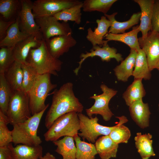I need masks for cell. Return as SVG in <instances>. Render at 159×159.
I'll return each instance as SVG.
<instances>
[{"mask_svg": "<svg viewBox=\"0 0 159 159\" xmlns=\"http://www.w3.org/2000/svg\"><path fill=\"white\" fill-rule=\"evenodd\" d=\"M53 93L52 103L45 120V125L48 129L62 115L73 112L82 113L83 110V105L74 95L72 82L64 84Z\"/></svg>", "mask_w": 159, "mask_h": 159, "instance_id": "obj_1", "label": "cell"}, {"mask_svg": "<svg viewBox=\"0 0 159 159\" xmlns=\"http://www.w3.org/2000/svg\"><path fill=\"white\" fill-rule=\"evenodd\" d=\"M48 107L35 114L25 121L13 125L12 142L15 145L21 144L29 146L40 145L42 140L37 132L42 118Z\"/></svg>", "mask_w": 159, "mask_h": 159, "instance_id": "obj_2", "label": "cell"}, {"mask_svg": "<svg viewBox=\"0 0 159 159\" xmlns=\"http://www.w3.org/2000/svg\"><path fill=\"white\" fill-rule=\"evenodd\" d=\"M26 61L38 74H49L55 76H58L57 72L61 70L63 63L52 55L44 39L39 47L30 50Z\"/></svg>", "mask_w": 159, "mask_h": 159, "instance_id": "obj_3", "label": "cell"}, {"mask_svg": "<svg viewBox=\"0 0 159 159\" xmlns=\"http://www.w3.org/2000/svg\"><path fill=\"white\" fill-rule=\"evenodd\" d=\"M80 128L78 113L71 112L57 118L44 136L46 141L53 142L62 136L74 137L78 134Z\"/></svg>", "mask_w": 159, "mask_h": 159, "instance_id": "obj_4", "label": "cell"}, {"mask_svg": "<svg viewBox=\"0 0 159 159\" xmlns=\"http://www.w3.org/2000/svg\"><path fill=\"white\" fill-rule=\"evenodd\" d=\"M51 74H39L34 85L28 93L29 104L32 115L38 113L47 107L49 104H45V101L50 92L57 87L52 83Z\"/></svg>", "mask_w": 159, "mask_h": 159, "instance_id": "obj_5", "label": "cell"}, {"mask_svg": "<svg viewBox=\"0 0 159 159\" xmlns=\"http://www.w3.org/2000/svg\"><path fill=\"white\" fill-rule=\"evenodd\" d=\"M6 116L12 125L23 122L32 116L28 93L22 90L13 91Z\"/></svg>", "mask_w": 159, "mask_h": 159, "instance_id": "obj_6", "label": "cell"}, {"mask_svg": "<svg viewBox=\"0 0 159 159\" xmlns=\"http://www.w3.org/2000/svg\"><path fill=\"white\" fill-rule=\"evenodd\" d=\"M78 116L81 132L78 135L83 139L92 143L95 142L100 136L109 135L116 126L107 127L100 125L98 122L99 119L97 116L90 117L82 113H78Z\"/></svg>", "mask_w": 159, "mask_h": 159, "instance_id": "obj_7", "label": "cell"}, {"mask_svg": "<svg viewBox=\"0 0 159 159\" xmlns=\"http://www.w3.org/2000/svg\"><path fill=\"white\" fill-rule=\"evenodd\" d=\"M100 88L102 93L90 97V98L94 99L95 102L91 107L86 109V112L90 117L93 115L99 114L105 121H107L114 115L109 108V103L111 99L116 95L117 91L109 88L104 84H101Z\"/></svg>", "mask_w": 159, "mask_h": 159, "instance_id": "obj_8", "label": "cell"}, {"mask_svg": "<svg viewBox=\"0 0 159 159\" xmlns=\"http://www.w3.org/2000/svg\"><path fill=\"white\" fill-rule=\"evenodd\" d=\"M45 41L54 37L72 34V29L69 24L60 22L53 16H34Z\"/></svg>", "mask_w": 159, "mask_h": 159, "instance_id": "obj_9", "label": "cell"}, {"mask_svg": "<svg viewBox=\"0 0 159 159\" xmlns=\"http://www.w3.org/2000/svg\"><path fill=\"white\" fill-rule=\"evenodd\" d=\"M21 8L17 17L20 30L29 35L34 36L39 39H43L32 12L33 2L30 0H21Z\"/></svg>", "mask_w": 159, "mask_h": 159, "instance_id": "obj_10", "label": "cell"}, {"mask_svg": "<svg viewBox=\"0 0 159 159\" xmlns=\"http://www.w3.org/2000/svg\"><path fill=\"white\" fill-rule=\"evenodd\" d=\"M82 2L77 0H37L33 2L32 12L34 16H53Z\"/></svg>", "mask_w": 159, "mask_h": 159, "instance_id": "obj_11", "label": "cell"}, {"mask_svg": "<svg viewBox=\"0 0 159 159\" xmlns=\"http://www.w3.org/2000/svg\"><path fill=\"white\" fill-rule=\"evenodd\" d=\"M140 47L145 52L149 69H155L159 62V32L150 31L146 37L138 38Z\"/></svg>", "mask_w": 159, "mask_h": 159, "instance_id": "obj_12", "label": "cell"}, {"mask_svg": "<svg viewBox=\"0 0 159 159\" xmlns=\"http://www.w3.org/2000/svg\"><path fill=\"white\" fill-rule=\"evenodd\" d=\"M90 51V52H86L85 53H82L80 54V60L78 62L79 66L74 70L76 75L78 74L83 62L89 57L98 56L102 61L106 62L110 61L111 59H115L118 62L123 60L122 55L117 52V49L114 47H110L107 44L104 45L102 47L98 45L93 46Z\"/></svg>", "mask_w": 159, "mask_h": 159, "instance_id": "obj_13", "label": "cell"}, {"mask_svg": "<svg viewBox=\"0 0 159 159\" xmlns=\"http://www.w3.org/2000/svg\"><path fill=\"white\" fill-rule=\"evenodd\" d=\"M45 42L50 54L57 59H58L64 53L67 52L71 48L75 46L77 43V41L72 36V34L54 37Z\"/></svg>", "mask_w": 159, "mask_h": 159, "instance_id": "obj_14", "label": "cell"}, {"mask_svg": "<svg viewBox=\"0 0 159 159\" xmlns=\"http://www.w3.org/2000/svg\"><path fill=\"white\" fill-rule=\"evenodd\" d=\"M42 40L39 39L32 35L18 43L13 49V54L15 61L21 64L26 63V59L30 50L39 47Z\"/></svg>", "mask_w": 159, "mask_h": 159, "instance_id": "obj_15", "label": "cell"}, {"mask_svg": "<svg viewBox=\"0 0 159 159\" xmlns=\"http://www.w3.org/2000/svg\"><path fill=\"white\" fill-rule=\"evenodd\" d=\"M129 107L131 117L137 125L142 129L149 127L151 113L148 104L143 102L141 99Z\"/></svg>", "mask_w": 159, "mask_h": 159, "instance_id": "obj_16", "label": "cell"}, {"mask_svg": "<svg viewBox=\"0 0 159 159\" xmlns=\"http://www.w3.org/2000/svg\"><path fill=\"white\" fill-rule=\"evenodd\" d=\"M97 27L93 31L90 27L87 30L86 38L93 46L96 45L103 46L107 44V40H103L105 36L108 32V29L111 25L110 21L105 16H102L100 19L96 20Z\"/></svg>", "mask_w": 159, "mask_h": 159, "instance_id": "obj_17", "label": "cell"}, {"mask_svg": "<svg viewBox=\"0 0 159 159\" xmlns=\"http://www.w3.org/2000/svg\"><path fill=\"white\" fill-rule=\"evenodd\" d=\"M139 6L141 10L140 23L138 27L142 34L141 37H146L151 28V20L155 0H134Z\"/></svg>", "mask_w": 159, "mask_h": 159, "instance_id": "obj_18", "label": "cell"}, {"mask_svg": "<svg viewBox=\"0 0 159 159\" xmlns=\"http://www.w3.org/2000/svg\"><path fill=\"white\" fill-rule=\"evenodd\" d=\"M137 54L138 51L130 49L128 55L113 69L118 80L126 82L132 76Z\"/></svg>", "mask_w": 159, "mask_h": 159, "instance_id": "obj_19", "label": "cell"}, {"mask_svg": "<svg viewBox=\"0 0 159 159\" xmlns=\"http://www.w3.org/2000/svg\"><path fill=\"white\" fill-rule=\"evenodd\" d=\"M11 151L12 159H39L42 156L43 148L40 145L29 146L19 144L15 147L9 144Z\"/></svg>", "mask_w": 159, "mask_h": 159, "instance_id": "obj_20", "label": "cell"}, {"mask_svg": "<svg viewBox=\"0 0 159 159\" xmlns=\"http://www.w3.org/2000/svg\"><path fill=\"white\" fill-rule=\"evenodd\" d=\"M117 14V12H115L110 15L104 14V16L110 21L111 23L108 33L118 34L125 33L126 30L138 23L141 15L140 12L134 13L128 20L120 22L117 21L115 19V16Z\"/></svg>", "mask_w": 159, "mask_h": 159, "instance_id": "obj_21", "label": "cell"}, {"mask_svg": "<svg viewBox=\"0 0 159 159\" xmlns=\"http://www.w3.org/2000/svg\"><path fill=\"white\" fill-rule=\"evenodd\" d=\"M139 25L133 27L132 30L127 32L118 34L108 33L104 37L107 42L115 41L123 43L130 48L138 51L140 48L138 34L140 32Z\"/></svg>", "mask_w": 159, "mask_h": 159, "instance_id": "obj_22", "label": "cell"}, {"mask_svg": "<svg viewBox=\"0 0 159 159\" xmlns=\"http://www.w3.org/2000/svg\"><path fill=\"white\" fill-rule=\"evenodd\" d=\"M95 145L101 159L116 157L118 144L114 142L109 135L100 137L96 140Z\"/></svg>", "mask_w": 159, "mask_h": 159, "instance_id": "obj_23", "label": "cell"}, {"mask_svg": "<svg viewBox=\"0 0 159 159\" xmlns=\"http://www.w3.org/2000/svg\"><path fill=\"white\" fill-rule=\"evenodd\" d=\"M29 36L20 30L17 18L8 29L5 37L0 41V48L14 47L18 43Z\"/></svg>", "mask_w": 159, "mask_h": 159, "instance_id": "obj_24", "label": "cell"}, {"mask_svg": "<svg viewBox=\"0 0 159 159\" xmlns=\"http://www.w3.org/2000/svg\"><path fill=\"white\" fill-rule=\"evenodd\" d=\"M152 138L150 133L142 134L140 132H137L135 137V146L142 159H148L155 155L152 145Z\"/></svg>", "mask_w": 159, "mask_h": 159, "instance_id": "obj_25", "label": "cell"}, {"mask_svg": "<svg viewBox=\"0 0 159 159\" xmlns=\"http://www.w3.org/2000/svg\"><path fill=\"white\" fill-rule=\"evenodd\" d=\"M73 137L66 136L53 141L57 146L55 151L62 156V159H76L77 149Z\"/></svg>", "mask_w": 159, "mask_h": 159, "instance_id": "obj_26", "label": "cell"}, {"mask_svg": "<svg viewBox=\"0 0 159 159\" xmlns=\"http://www.w3.org/2000/svg\"><path fill=\"white\" fill-rule=\"evenodd\" d=\"M4 74L13 91L22 90L23 71L21 63L15 61Z\"/></svg>", "mask_w": 159, "mask_h": 159, "instance_id": "obj_27", "label": "cell"}, {"mask_svg": "<svg viewBox=\"0 0 159 159\" xmlns=\"http://www.w3.org/2000/svg\"><path fill=\"white\" fill-rule=\"evenodd\" d=\"M142 80V79H134L123 94L122 97L127 106H130L145 96L146 92Z\"/></svg>", "mask_w": 159, "mask_h": 159, "instance_id": "obj_28", "label": "cell"}, {"mask_svg": "<svg viewBox=\"0 0 159 159\" xmlns=\"http://www.w3.org/2000/svg\"><path fill=\"white\" fill-rule=\"evenodd\" d=\"M21 7V0H0V16L6 21H15Z\"/></svg>", "mask_w": 159, "mask_h": 159, "instance_id": "obj_29", "label": "cell"}, {"mask_svg": "<svg viewBox=\"0 0 159 159\" xmlns=\"http://www.w3.org/2000/svg\"><path fill=\"white\" fill-rule=\"evenodd\" d=\"M151 72L146 55L143 50L140 48L138 51L132 76L134 79L148 80L151 77Z\"/></svg>", "mask_w": 159, "mask_h": 159, "instance_id": "obj_30", "label": "cell"}, {"mask_svg": "<svg viewBox=\"0 0 159 159\" xmlns=\"http://www.w3.org/2000/svg\"><path fill=\"white\" fill-rule=\"evenodd\" d=\"M116 117L119 119V122L109 135L117 144L122 143H126L130 137L131 132L129 128L123 124L127 122L128 120L124 115Z\"/></svg>", "mask_w": 159, "mask_h": 159, "instance_id": "obj_31", "label": "cell"}, {"mask_svg": "<svg viewBox=\"0 0 159 159\" xmlns=\"http://www.w3.org/2000/svg\"><path fill=\"white\" fill-rule=\"evenodd\" d=\"M73 138L77 149L76 159H95L98 153L95 145L82 141L78 134Z\"/></svg>", "mask_w": 159, "mask_h": 159, "instance_id": "obj_32", "label": "cell"}, {"mask_svg": "<svg viewBox=\"0 0 159 159\" xmlns=\"http://www.w3.org/2000/svg\"><path fill=\"white\" fill-rule=\"evenodd\" d=\"M83 2L74 6L65 9L57 13L53 16L58 21L67 22L68 21H74L77 24L81 22Z\"/></svg>", "mask_w": 159, "mask_h": 159, "instance_id": "obj_33", "label": "cell"}, {"mask_svg": "<svg viewBox=\"0 0 159 159\" xmlns=\"http://www.w3.org/2000/svg\"><path fill=\"white\" fill-rule=\"evenodd\" d=\"M13 91L6 80L4 73H0V111L6 115Z\"/></svg>", "mask_w": 159, "mask_h": 159, "instance_id": "obj_34", "label": "cell"}, {"mask_svg": "<svg viewBox=\"0 0 159 159\" xmlns=\"http://www.w3.org/2000/svg\"><path fill=\"white\" fill-rule=\"evenodd\" d=\"M117 0H85L83 2L82 8L85 12L97 11L107 14Z\"/></svg>", "mask_w": 159, "mask_h": 159, "instance_id": "obj_35", "label": "cell"}, {"mask_svg": "<svg viewBox=\"0 0 159 159\" xmlns=\"http://www.w3.org/2000/svg\"><path fill=\"white\" fill-rule=\"evenodd\" d=\"M23 71L22 90L28 93L35 83L39 75L27 63L21 64Z\"/></svg>", "mask_w": 159, "mask_h": 159, "instance_id": "obj_36", "label": "cell"}, {"mask_svg": "<svg viewBox=\"0 0 159 159\" xmlns=\"http://www.w3.org/2000/svg\"><path fill=\"white\" fill-rule=\"evenodd\" d=\"M9 123L7 116L0 111V147L7 145L12 142L11 131L7 126Z\"/></svg>", "mask_w": 159, "mask_h": 159, "instance_id": "obj_37", "label": "cell"}, {"mask_svg": "<svg viewBox=\"0 0 159 159\" xmlns=\"http://www.w3.org/2000/svg\"><path fill=\"white\" fill-rule=\"evenodd\" d=\"M14 47H3L0 49V73H4L15 61Z\"/></svg>", "mask_w": 159, "mask_h": 159, "instance_id": "obj_38", "label": "cell"}, {"mask_svg": "<svg viewBox=\"0 0 159 159\" xmlns=\"http://www.w3.org/2000/svg\"><path fill=\"white\" fill-rule=\"evenodd\" d=\"M150 31L159 32V0L154 1Z\"/></svg>", "mask_w": 159, "mask_h": 159, "instance_id": "obj_39", "label": "cell"}, {"mask_svg": "<svg viewBox=\"0 0 159 159\" xmlns=\"http://www.w3.org/2000/svg\"><path fill=\"white\" fill-rule=\"evenodd\" d=\"M15 21H6L0 16V41L5 37L8 29Z\"/></svg>", "mask_w": 159, "mask_h": 159, "instance_id": "obj_40", "label": "cell"}, {"mask_svg": "<svg viewBox=\"0 0 159 159\" xmlns=\"http://www.w3.org/2000/svg\"><path fill=\"white\" fill-rule=\"evenodd\" d=\"M0 159H12L11 151L9 145L0 147Z\"/></svg>", "mask_w": 159, "mask_h": 159, "instance_id": "obj_41", "label": "cell"}, {"mask_svg": "<svg viewBox=\"0 0 159 159\" xmlns=\"http://www.w3.org/2000/svg\"><path fill=\"white\" fill-rule=\"evenodd\" d=\"M39 159H56V158L53 155L49 152H47L44 156H42Z\"/></svg>", "mask_w": 159, "mask_h": 159, "instance_id": "obj_42", "label": "cell"}, {"mask_svg": "<svg viewBox=\"0 0 159 159\" xmlns=\"http://www.w3.org/2000/svg\"><path fill=\"white\" fill-rule=\"evenodd\" d=\"M155 69H156L159 71V62L156 65Z\"/></svg>", "mask_w": 159, "mask_h": 159, "instance_id": "obj_43", "label": "cell"}, {"mask_svg": "<svg viewBox=\"0 0 159 159\" xmlns=\"http://www.w3.org/2000/svg\"><path fill=\"white\" fill-rule=\"evenodd\" d=\"M158 106H159V105H158Z\"/></svg>", "mask_w": 159, "mask_h": 159, "instance_id": "obj_44", "label": "cell"}, {"mask_svg": "<svg viewBox=\"0 0 159 159\" xmlns=\"http://www.w3.org/2000/svg\"></svg>", "mask_w": 159, "mask_h": 159, "instance_id": "obj_45", "label": "cell"}]
</instances>
